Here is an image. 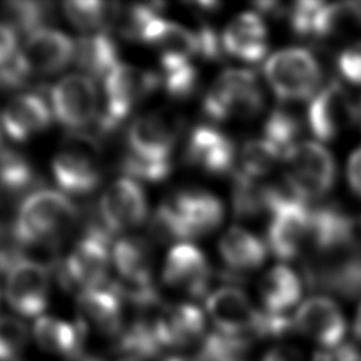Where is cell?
<instances>
[{"mask_svg": "<svg viewBox=\"0 0 361 361\" xmlns=\"http://www.w3.org/2000/svg\"><path fill=\"white\" fill-rule=\"evenodd\" d=\"M180 128V118L168 110L138 116L127 131L128 152L149 162H171Z\"/></svg>", "mask_w": 361, "mask_h": 361, "instance_id": "9", "label": "cell"}, {"mask_svg": "<svg viewBox=\"0 0 361 361\" xmlns=\"http://www.w3.org/2000/svg\"><path fill=\"white\" fill-rule=\"evenodd\" d=\"M32 336L42 351L73 358L79 355L85 331L78 323L72 324L55 316H39L34 323Z\"/></svg>", "mask_w": 361, "mask_h": 361, "instance_id": "28", "label": "cell"}, {"mask_svg": "<svg viewBox=\"0 0 361 361\" xmlns=\"http://www.w3.org/2000/svg\"><path fill=\"white\" fill-rule=\"evenodd\" d=\"M299 133V120L295 114L282 109L271 111L264 123V140L279 154L281 159H285L290 149L298 144L296 140Z\"/></svg>", "mask_w": 361, "mask_h": 361, "instance_id": "34", "label": "cell"}, {"mask_svg": "<svg viewBox=\"0 0 361 361\" xmlns=\"http://www.w3.org/2000/svg\"><path fill=\"white\" fill-rule=\"evenodd\" d=\"M51 124V110L39 93H21L13 97L1 113V126L14 141H25Z\"/></svg>", "mask_w": 361, "mask_h": 361, "instance_id": "21", "label": "cell"}, {"mask_svg": "<svg viewBox=\"0 0 361 361\" xmlns=\"http://www.w3.org/2000/svg\"><path fill=\"white\" fill-rule=\"evenodd\" d=\"M142 42L158 49L159 62H190L197 55L195 31L157 16L148 25Z\"/></svg>", "mask_w": 361, "mask_h": 361, "instance_id": "25", "label": "cell"}, {"mask_svg": "<svg viewBox=\"0 0 361 361\" xmlns=\"http://www.w3.org/2000/svg\"><path fill=\"white\" fill-rule=\"evenodd\" d=\"M264 73L274 93L282 100H305L314 94L322 69L312 52L303 48H286L271 55Z\"/></svg>", "mask_w": 361, "mask_h": 361, "instance_id": "6", "label": "cell"}, {"mask_svg": "<svg viewBox=\"0 0 361 361\" xmlns=\"http://www.w3.org/2000/svg\"><path fill=\"white\" fill-rule=\"evenodd\" d=\"M78 219L79 212L66 195L54 189H37L18 204L13 231L21 251L31 247L52 248Z\"/></svg>", "mask_w": 361, "mask_h": 361, "instance_id": "1", "label": "cell"}, {"mask_svg": "<svg viewBox=\"0 0 361 361\" xmlns=\"http://www.w3.org/2000/svg\"><path fill=\"white\" fill-rule=\"evenodd\" d=\"M99 219L110 234L138 227L147 217V197L141 185L131 178H120L103 192Z\"/></svg>", "mask_w": 361, "mask_h": 361, "instance_id": "13", "label": "cell"}, {"mask_svg": "<svg viewBox=\"0 0 361 361\" xmlns=\"http://www.w3.org/2000/svg\"><path fill=\"white\" fill-rule=\"evenodd\" d=\"M103 83L106 103L97 116V127L110 134L159 86L161 79L155 72L120 62Z\"/></svg>", "mask_w": 361, "mask_h": 361, "instance_id": "3", "label": "cell"}, {"mask_svg": "<svg viewBox=\"0 0 361 361\" xmlns=\"http://www.w3.org/2000/svg\"><path fill=\"white\" fill-rule=\"evenodd\" d=\"M83 75L90 79H106L120 63L118 49L107 31L85 34L75 42V59Z\"/></svg>", "mask_w": 361, "mask_h": 361, "instance_id": "26", "label": "cell"}, {"mask_svg": "<svg viewBox=\"0 0 361 361\" xmlns=\"http://www.w3.org/2000/svg\"><path fill=\"white\" fill-rule=\"evenodd\" d=\"M302 295L299 276L288 267L269 269L259 282V296L267 312L285 313L298 303Z\"/></svg>", "mask_w": 361, "mask_h": 361, "instance_id": "29", "label": "cell"}, {"mask_svg": "<svg viewBox=\"0 0 361 361\" xmlns=\"http://www.w3.org/2000/svg\"><path fill=\"white\" fill-rule=\"evenodd\" d=\"M6 300L18 314L39 316L49 299V275L47 267L28 258L16 262L6 274Z\"/></svg>", "mask_w": 361, "mask_h": 361, "instance_id": "12", "label": "cell"}, {"mask_svg": "<svg viewBox=\"0 0 361 361\" xmlns=\"http://www.w3.org/2000/svg\"><path fill=\"white\" fill-rule=\"evenodd\" d=\"M279 159V154L264 138L250 140L243 145L240 154V171L258 179L269 173Z\"/></svg>", "mask_w": 361, "mask_h": 361, "instance_id": "36", "label": "cell"}, {"mask_svg": "<svg viewBox=\"0 0 361 361\" xmlns=\"http://www.w3.org/2000/svg\"><path fill=\"white\" fill-rule=\"evenodd\" d=\"M162 85L173 99H186L193 94L199 82L197 69L192 62H161Z\"/></svg>", "mask_w": 361, "mask_h": 361, "instance_id": "37", "label": "cell"}, {"mask_svg": "<svg viewBox=\"0 0 361 361\" xmlns=\"http://www.w3.org/2000/svg\"><path fill=\"white\" fill-rule=\"evenodd\" d=\"M110 235L99 231H86L63 264L56 267L59 281L66 289L79 288V292L97 289L107 283L110 268Z\"/></svg>", "mask_w": 361, "mask_h": 361, "instance_id": "8", "label": "cell"}, {"mask_svg": "<svg viewBox=\"0 0 361 361\" xmlns=\"http://www.w3.org/2000/svg\"><path fill=\"white\" fill-rule=\"evenodd\" d=\"M30 75L18 51L11 61L0 65V90H14L25 86Z\"/></svg>", "mask_w": 361, "mask_h": 361, "instance_id": "42", "label": "cell"}, {"mask_svg": "<svg viewBox=\"0 0 361 361\" xmlns=\"http://www.w3.org/2000/svg\"><path fill=\"white\" fill-rule=\"evenodd\" d=\"M206 310L219 333L245 338L255 333L259 310L254 309L247 295L235 286H223L207 296Z\"/></svg>", "mask_w": 361, "mask_h": 361, "instance_id": "16", "label": "cell"}, {"mask_svg": "<svg viewBox=\"0 0 361 361\" xmlns=\"http://www.w3.org/2000/svg\"><path fill=\"white\" fill-rule=\"evenodd\" d=\"M164 282L189 296H202L210 283L212 269L206 255L190 243L175 244L162 269Z\"/></svg>", "mask_w": 361, "mask_h": 361, "instance_id": "17", "label": "cell"}, {"mask_svg": "<svg viewBox=\"0 0 361 361\" xmlns=\"http://www.w3.org/2000/svg\"><path fill=\"white\" fill-rule=\"evenodd\" d=\"M354 330H355L357 337L361 340V306H360L357 317H355V327H354Z\"/></svg>", "mask_w": 361, "mask_h": 361, "instance_id": "49", "label": "cell"}, {"mask_svg": "<svg viewBox=\"0 0 361 361\" xmlns=\"http://www.w3.org/2000/svg\"><path fill=\"white\" fill-rule=\"evenodd\" d=\"M295 329L326 350L338 347L345 334V320L329 298L314 296L303 302L293 317Z\"/></svg>", "mask_w": 361, "mask_h": 361, "instance_id": "18", "label": "cell"}, {"mask_svg": "<svg viewBox=\"0 0 361 361\" xmlns=\"http://www.w3.org/2000/svg\"><path fill=\"white\" fill-rule=\"evenodd\" d=\"M286 186L302 200L323 197L336 182L333 155L314 141L298 142L285 158Z\"/></svg>", "mask_w": 361, "mask_h": 361, "instance_id": "7", "label": "cell"}, {"mask_svg": "<svg viewBox=\"0 0 361 361\" xmlns=\"http://www.w3.org/2000/svg\"><path fill=\"white\" fill-rule=\"evenodd\" d=\"M333 361H361V354L353 348L344 347L333 357Z\"/></svg>", "mask_w": 361, "mask_h": 361, "instance_id": "48", "label": "cell"}, {"mask_svg": "<svg viewBox=\"0 0 361 361\" xmlns=\"http://www.w3.org/2000/svg\"><path fill=\"white\" fill-rule=\"evenodd\" d=\"M120 169L134 180L145 182H161L172 171L171 162H149L134 157L128 151L120 161Z\"/></svg>", "mask_w": 361, "mask_h": 361, "instance_id": "40", "label": "cell"}, {"mask_svg": "<svg viewBox=\"0 0 361 361\" xmlns=\"http://www.w3.org/2000/svg\"><path fill=\"white\" fill-rule=\"evenodd\" d=\"M309 241L323 259L341 257L357 247L353 219L334 204L312 210Z\"/></svg>", "mask_w": 361, "mask_h": 361, "instance_id": "14", "label": "cell"}, {"mask_svg": "<svg viewBox=\"0 0 361 361\" xmlns=\"http://www.w3.org/2000/svg\"><path fill=\"white\" fill-rule=\"evenodd\" d=\"M114 4L100 1H66L63 13L82 31H106L111 25Z\"/></svg>", "mask_w": 361, "mask_h": 361, "instance_id": "35", "label": "cell"}, {"mask_svg": "<svg viewBox=\"0 0 361 361\" xmlns=\"http://www.w3.org/2000/svg\"><path fill=\"white\" fill-rule=\"evenodd\" d=\"M262 361H303L302 354L290 345H276L272 347Z\"/></svg>", "mask_w": 361, "mask_h": 361, "instance_id": "47", "label": "cell"}, {"mask_svg": "<svg viewBox=\"0 0 361 361\" xmlns=\"http://www.w3.org/2000/svg\"><path fill=\"white\" fill-rule=\"evenodd\" d=\"M275 186L264 185L258 179L237 171L233 178L231 202L237 217L251 219L262 213H269Z\"/></svg>", "mask_w": 361, "mask_h": 361, "instance_id": "30", "label": "cell"}, {"mask_svg": "<svg viewBox=\"0 0 361 361\" xmlns=\"http://www.w3.org/2000/svg\"><path fill=\"white\" fill-rule=\"evenodd\" d=\"M120 361H141L140 358H133V357H127V358H123Z\"/></svg>", "mask_w": 361, "mask_h": 361, "instance_id": "51", "label": "cell"}, {"mask_svg": "<svg viewBox=\"0 0 361 361\" xmlns=\"http://www.w3.org/2000/svg\"><path fill=\"white\" fill-rule=\"evenodd\" d=\"M17 32L4 21H0V65L11 61L17 54Z\"/></svg>", "mask_w": 361, "mask_h": 361, "instance_id": "45", "label": "cell"}, {"mask_svg": "<svg viewBox=\"0 0 361 361\" xmlns=\"http://www.w3.org/2000/svg\"><path fill=\"white\" fill-rule=\"evenodd\" d=\"M55 118L76 131L99 116V93L93 79L83 73H71L56 82L49 90Z\"/></svg>", "mask_w": 361, "mask_h": 361, "instance_id": "10", "label": "cell"}, {"mask_svg": "<svg viewBox=\"0 0 361 361\" xmlns=\"http://www.w3.org/2000/svg\"><path fill=\"white\" fill-rule=\"evenodd\" d=\"M347 179L353 190L361 196V148L355 149L347 164Z\"/></svg>", "mask_w": 361, "mask_h": 361, "instance_id": "46", "label": "cell"}, {"mask_svg": "<svg viewBox=\"0 0 361 361\" xmlns=\"http://www.w3.org/2000/svg\"><path fill=\"white\" fill-rule=\"evenodd\" d=\"M20 56L32 75H54L75 59V41L55 28H41L27 35Z\"/></svg>", "mask_w": 361, "mask_h": 361, "instance_id": "15", "label": "cell"}, {"mask_svg": "<svg viewBox=\"0 0 361 361\" xmlns=\"http://www.w3.org/2000/svg\"><path fill=\"white\" fill-rule=\"evenodd\" d=\"M264 107L258 79L248 69H227L217 76L203 99V113L213 121L248 120Z\"/></svg>", "mask_w": 361, "mask_h": 361, "instance_id": "4", "label": "cell"}, {"mask_svg": "<svg viewBox=\"0 0 361 361\" xmlns=\"http://www.w3.org/2000/svg\"><path fill=\"white\" fill-rule=\"evenodd\" d=\"M268 214V248L279 259H293L309 241L312 210L289 189L276 188Z\"/></svg>", "mask_w": 361, "mask_h": 361, "instance_id": "5", "label": "cell"}, {"mask_svg": "<svg viewBox=\"0 0 361 361\" xmlns=\"http://www.w3.org/2000/svg\"><path fill=\"white\" fill-rule=\"evenodd\" d=\"M121 298L111 288L82 290L78 295V324L86 331L93 329L103 334L121 330Z\"/></svg>", "mask_w": 361, "mask_h": 361, "instance_id": "24", "label": "cell"}, {"mask_svg": "<svg viewBox=\"0 0 361 361\" xmlns=\"http://www.w3.org/2000/svg\"><path fill=\"white\" fill-rule=\"evenodd\" d=\"M361 30V3L344 1L324 4L317 16L314 35L340 38Z\"/></svg>", "mask_w": 361, "mask_h": 361, "instance_id": "32", "label": "cell"}, {"mask_svg": "<svg viewBox=\"0 0 361 361\" xmlns=\"http://www.w3.org/2000/svg\"><path fill=\"white\" fill-rule=\"evenodd\" d=\"M324 3L322 1H298L286 11L292 31L299 37L314 35L317 16Z\"/></svg>", "mask_w": 361, "mask_h": 361, "instance_id": "41", "label": "cell"}, {"mask_svg": "<svg viewBox=\"0 0 361 361\" xmlns=\"http://www.w3.org/2000/svg\"><path fill=\"white\" fill-rule=\"evenodd\" d=\"M37 185L39 182L31 162L18 151L0 147V192L17 199Z\"/></svg>", "mask_w": 361, "mask_h": 361, "instance_id": "31", "label": "cell"}, {"mask_svg": "<svg viewBox=\"0 0 361 361\" xmlns=\"http://www.w3.org/2000/svg\"><path fill=\"white\" fill-rule=\"evenodd\" d=\"M168 202L188 230L190 240L216 230L224 217L221 200L203 189H183L173 193Z\"/></svg>", "mask_w": 361, "mask_h": 361, "instance_id": "20", "label": "cell"}, {"mask_svg": "<svg viewBox=\"0 0 361 361\" xmlns=\"http://www.w3.org/2000/svg\"><path fill=\"white\" fill-rule=\"evenodd\" d=\"M152 323L162 348L183 347L197 338H204V316L192 303L169 305Z\"/></svg>", "mask_w": 361, "mask_h": 361, "instance_id": "23", "label": "cell"}, {"mask_svg": "<svg viewBox=\"0 0 361 361\" xmlns=\"http://www.w3.org/2000/svg\"><path fill=\"white\" fill-rule=\"evenodd\" d=\"M151 234L161 243H188L190 240V235L185 226L182 224L179 216L171 206V203L166 200L152 214L151 217V226H149Z\"/></svg>", "mask_w": 361, "mask_h": 361, "instance_id": "38", "label": "cell"}, {"mask_svg": "<svg viewBox=\"0 0 361 361\" xmlns=\"http://www.w3.org/2000/svg\"><path fill=\"white\" fill-rule=\"evenodd\" d=\"M102 147L86 133H68L54 157L52 173L56 183L68 193L93 192L102 179Z\"/></svg>", "mask_w": 361, "mask_h": 361, "instance_id": "2", "label": "cell"}, {"mask_svg": "<svg viewBox=\"0 0 361 361\" xmlns=\"http://www.w3.org/2000/svg\"><path fill=\"white\" fill-rule=\"evenodd\" d=\"M197 39V56L207 61H219L223 55L221 37L217 35L216 30L209 24H200L195 31Z\"/></svg>", "mask_w": 361, "mask_h": 361, "instance_id": "43", "label": "cell"}, {"mask_svg": "<svg viewBox=\"0 0 361 361\" xmlns=\"http://www.w3.org/2000/svg\"><path fill=\"white\" fill-rule=\"evenodd\" d=\"M221 42L226 54L245 62H258L268 51L265 24L257 13L244 11L228 23Z\"/></svg>", "mask_w": 361, "mask_h": 361, "instance_id": "22", "label": "cell"}, {"mask_svg": "<svg viewBox=\"0 0 361 361\" xmlns=\"http://www.w3.org/2000/svg\"><path fill=\"white\" fill-rule=\"evenodd\" d=\"M1 16L4 23L8 24L16 32H24L27 35L47 28L54 17V4L48 1H6L1 4Z\"/></svg>", "mask_w": 361, "mask_h": 361, "instance_id": "33", "label": "cell"}, {"mask_svg": "<svg viewBox=\"0 0 361 361\" xmlns=\"http://www.w3.org/2000/svg\"><path fill=\"white\" fill-rule=\"evenodd\" d=\"M27 326L17 317L0 316V361H16L28 344Z\"/></svg>", "mask_w": 361, "mask_h": 361, "instance_id": "39", "label": "cell"}, {"mask_svg": "<svg viewBox=\"0 0 361 361\" xmlns=\"http://www.w3.org/2000/svg\"><path fill=\"white\" fill-rule=\"evenodd\" d=\"M306 118L314 137L331 141L357 124V102L341 83L330 82L310 102Z\"/></svg>", "mask_w": 361, "mask_h": 361, "instance_id": "11", "label": "cell"}, {"mask_svg": "<svg viewBox=\"0 0 361 361\" xmlns=\"http://www.w3.org/2000/svg\"><path fill=\"white\" fill-rule=\"evenodd\" d=\"M219 251L233 274L252 271L261 267L267 258L265 243L238 226L230 227L223 234L219 243Z\"/></svg>", "mask_w": 361, "mask_h": 361, "instance_id": "27", "label": "cell"}, {"mask_svg": "<svg viewBox=\"0 0 361 361\" xmlns=\"http://www.w3.org/2000/svg\"><path fill=\"white\" fill-rule=\"evenodd\" d=\"M357 124L361 128V99L357 100Z\"/></svg>", "mask_w": 361, "mask_h": 361, "instance_id": "50", "label": "cell"}, {"mask_svg": "<svg viewBox=\"0 0 361 361\" xmlns=\"http://www.w3.org/2000/svg\"><path fill=\"white\" fill-rule=\"evenodd\" d=\"M340 75L355 85H361V41L345 48L337 56Z\"/></svg>", "mask_w": 361, "mask_h": 361, "instance_id": "44", "label": "cell"}, {"mask_svg": "<svg viewBox=\"0 0 361 361\" xmlns=\"http://www.w3.org/2000/svg\"><path fill=\"white\" fill-rule=\"evenodd\" d=\"M188 164L212 175H224L233 169L235 145L233 140L210 124L196 126L185 149Z\"/></svg>", "mask_w": 361, "mask_h": 361, "instance_id": "19", "label": "cell"}]
</instances>
